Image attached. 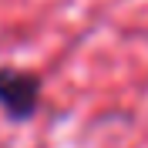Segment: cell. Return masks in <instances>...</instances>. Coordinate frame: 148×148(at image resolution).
<instances>
[{
	"label": "cell",
	"mask_w": 148,
	"mask_h": 148,
	"mask_svg": "<svg viewBox=\"0 0 148 148\" xmlns=\"http://www.w3.org/2000/svg\"><path fill=\"white\" fill-rule=\"evenodd\" d=\"M40 104V77L24 67H0V108L14 121H27Z\"/></svg>",
	"instance_id": "6da1fadb"
}]
</instances>
